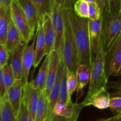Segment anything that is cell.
Instances as JSON below:
<instances>
[{"label": "cell", "mask_w": 121, "mask_h": 121, "mask_svg": "<svg viewBox=\"0 0 121 121\" xmlns=\"http://www.w3.org/2000/svg\"><path fill=\"white\" fill-rule=\"evenodd\" d=\"M89 19L92 21H96V20H99V19L101 18L102 15L100 13V9H99L96 2L89 4Z\"/></svg>", "instance_id": "obj_31"}, {"label": "cell", "mask_w": 121, "mask_h": 121, "mask_svg": "<svg viewBox=\"0 0 121 121\" xmlns=\"http://www.w3.org/2000/svg\"><path fill=\"white\" fill-rule=\"evenodd\" d=\"M6 92H7V90L5 86L4 81L2 68L1 67H0V96L3 99L5 96Z\"/></svg>", "instance_id": "obj_34"}, {"label": "cell", "mask_w": 121, "mask_h": 121, "mask_svg": "<svg viewBox=\"0 0 121 121\" xmlns=\"http://www.w3.org/2000/svg\"><path fill=\"white\" fill-rule=\"evenodd\" d=\"M121 34V11L110 14L105 11L103 14L100 43L103 50L107 54Z\"/></svg>", "instance_id": "obj_4"}, {"label": "cell", "mask_w": 121, "mask_h": 121, "mask_svg": "<svg viewBox=\"0 0 121 121\" xmlns=\"http://www.w3.org/2000/svg\"><path fill=\"white\" fill-rule=\"evenodd\" d=\"M23 92L22 80H15L14 83L6 92L4 98L9 102L14 115L17 118L21 106Z\"/></svg>", "instance_id": "obj_8"}, {"label": "cell", "mask_w": 121, "mask_h": 121, "mask_svg": "<svg viewBox=\"0 0 121 121\" xmlns=\"http://www.w3.org/2000/svg\"><path fill=\"white\" fill-rule=\"evenodd\" d=\"M11 21L17 28L24 42L28 43L33 39V34L30 28L23 8L20 0H11L10 4Z\"/></svg>", "instance_id": "obj_5"}, {"label": "cell", "mask_w": 121, "mask_h": 121, "mask_svg": "<svg viewBox=\"0 0 121 121\" xmlns=\"http://www.w3.org/2000/svg\"><path fill=\"white\" fill-rule=\"evenodd\" d=\"M23 8L26 18L28 21L30 28L33 34L36 31L39 21V14L37 11L30 0H20Z\"/></svg>", "instance_id": "obj_18"}, {"label": "cell", "mask_w": 121, "mask_h": 121, "mask_svg": "<svg viewBox=\"0 0 121 121\" xmlns=\"http://www.w3.org/2000/svg\"><path fill=\"white\" fill-rule=\"evenodd\" d=\"M105 11L110 14H115L121 11V0H106Z\"/></svg>", "instance_id": "obj_29"}, {"label": "cell", "mask_w": 121, "mask_h": 121, "mask_svg": "<svg viewBox=\"0 0 121 121\" xmlns=\"http://www.w3.org/2000/svg\"><path fill=\"white\" fill-rule=\"evenodd\" d=\"M37 37L34 49V59L33 66L34 68L38 67L43 58L46 56V43L44 35L42 22L39 21L36 30Z\"/></svg>", "instance_id": "obj_16"}, {"label": "cell", "mask_w": 121, "mask_h": 121, "mask_svg": "<svg viewBox=\"0 0 121 121\" xmlns=\"http://www.w3.org/2000/svg\"><path fill=\"white\" fill-rule=\"evenodd\" d=\"M106 70L108 78L121 74V34L106 54Z\"/></svg>", "instance_id": "obj_7"}, {"label": "cell", "mask_w": 121, "mask_h": 121, "mask_svg": "<svg viewBox=\"0 0 121 121\" xmlns=\"http://www.w3.org/2000/svg\"><path fill=\"white\" fill-rule=\"evenodd\" d=\"M54 2L60 5L61 8L66 7L70 4H73L72 0H53Z\"/></svg>", "instance_id": "obj_38"}, {"label": "cell", "mask_w": 121, "mask_h": 121, "mask_svg": "<svg viewBox=\"0 0 121 121\" xmlns=\"http://www.w3.org/2000/svg\"><path fill=\"white\" fill-rule=\"evenodd\" d=\"M52 21L56 33V41L54 49L58 53L60 57H62L63 39L64 22L63 18L62 8L57 4L53 0L51 10Z\"/></svg>", "instance_id": "obj_6"}, {"label": "cell", "mask_w": 121, "mask_h": 121, "mask_svg": "<svg viewBox=\"0 0 121 121\" xmlns=\"http://www.w3.org/2000/svg\"></svg>", "instance_id": "obj_46"}, {"label": "cell", "mask_w": 121, "mask_h": 121, "mask_svg": "<svg viewBox=\"0 0 121 121\" xmlns=\"http://www.w3.org/2000/svg\"><path fill=\"white\" fill-rule=\"evenodd\" d=\"M103 15L101 18L96 21H89V37L91 42V52L92 57L94 60L96 53L99 48L100 43L102 29Z\"/></svg>", "instance_id": "obj_12"}, {"label": "cell", "mask_w": 121, "mask_h": 121, "mask_svg": "<svg viewBox=\"0 0 121 121\" xmlns=\"http://www.w3.org/2000/svg\"><path fill=\"white\" fill-rule=\"evenodd\" d=\"M83 108H84V106H83L82 104H78V107H77L76 110L75 112H74V115L71 117L69 119V121H77L78 119V117H79V115H80V112H81L82 109H83Z\"/></svg>", "instance_id": "obj_36"}, {"label": "cell", "mask_w": 121, "mask_h": 121, "mask_svg": "<svg viewBox=\"0 0 121 121\" xmlns=\"http://www.w3.org/2000/svg\"><path fill=\"white\" fill-rule=\"evenodd\" d=\"M2 73H3L4 81L6 90L7 91L14 83L15 79L14 75V73H13V70H12V68L9 63L6 64L5 65L2 66Z\"/></svg>", "instance_id": "obj_27"}, {"label": "cell", "mask_w": 121, "mask_h": 121, "mask_svg": "<svg viewBox=\"0 0 121 121\" xmlns=\"http://www.w3.org/2000/svg\"><path fill=\"white\" fill-rule=\"evenodd\" d=\"M66 85H67V95L68 100L66 105L72 102V96L75 91H76L78 87V79L76 77V73L75 72L71 71L66 68Z\"/></svg>", "instance_id": "obj_23"}, {"label": "cell", "mask_w": 121, "mask_h": 121, "mask_svg": "<svg viewBox=\"0 0 121 121\" xmlns=\"http://www.w3.org/2000/svg\"><path fill=\"white\" fill-rule=\"evenodd\" d=\"M60 59V56L55 50H53L50 53L48 72L44 89L46 94L48 98L56 79Z\"/></svg>", "instance_id": "obj_11"}, {"label": "cell", "mask_w": 121, "mask_h": 121, "mask_svg": "<svg viewBox=\"0 0 121 121\" xmlns=\"http://www.w3.org/2000/svg\"><path fill=\"white\" fill-rule=\"evenodd\" d=\"M108 76L106 70V54L103 50L100 43L98 52L91 68V77L89 86L85 99L88 100L92 95L103 88H107Z\"/></svg>", "instance_id": "obj_3"}, {"label": "cell", "mask_w": 121, "mask_h": 121, "mask_svg": "<svg viewBox=\"0 0 121 121\" xmlns=\"http://www.w3.org/2000/svg\"><path fill=\"white\" fill-rule=\"evenodd\" d=\"M11 18L10 8L0 6V44L5 45Z\"/></svg>", "instance_id": "obj_21"}, {"label": "cell", "mask_w": 121, "mask_h": 121, "mask_svg": "<svg viewBox=\"0 0 121 121\" xmlns=\"http://www.w3.org/2000/svg\"><path fill=\"white\" fill-rule=\"evenodd\" d=\"M86 1L89 2V4L91 3H93V2H95L96 1V0H86Z\"/></svg>", "instance_id": "obj_43"}, {"label": "cell", "mask_w": 121, "mask_h": 121, "mask_svg": "<svg viewBox=\"0 0 121 121\" xmlns=\"http://www.w3.org/2000/svg\"><path fill=\"white\" fill-rule=\"evenodd\" d=\"M37 11L39 18L42 21L44 15L51 13L53 0H30Z\"/></svg>", "instance_id": "obj_24"}, {"label": "cell", "mask_w": 121, "mask_h": 121, "mask_svg": "<svg viewBox=\"0 0 121 121\" xmlns=\"http://www.w3.org/2000/svg\"><path fill=\"white\" fill-rule=\"evenodd\" d=\"M9 53L6 48L5 45L0 44V63L1 66H4L8 63Z\"/></svg>", "instance_id": "obj_33"}, {"label": "cell", "mask_w": 121, "mask_h": 121, "mask_svg": "<svg viewBox=\"0 0 121 121\" xmlns=\"http://www.w3.org/2000/svg\"><path fill=\"white\" fill-rule=\"evenodd\" d=\"M73 4H70L62 8L64 22L62 58L66 68L76 72L77 67L79 65V60L70 21V11L73 7Z\"/></svg>", "instance_id": "obj_2"}, {"label": "cell", "mask_w": 121, "mask_h": 121, "mask_svg": "<svg viewBox=\"0 0 121 121\" xmlns=\"http://www.w3.org/2000/svg\"><path fill=\"white\" fill-rule=\"evenodd\" d=\"M107 88H103L92 95L91 98L82 103L83 106H93L99 109H105L109 107L111 95Z\"/></svg>", "instance_id": "obj_15"}, {"label": "cell", "mask_w": 121, "mask_h": 121, "mask_svg": "<svg viewBox=\"0 0 121 121\" xmlns=\"http://www.w3.org/2000/svg\"><path fill=\"white\" fill-rule=\"evenodd\" d=\"M22 41V38L17 28L13 21H11L5 44V46L9 53L14 50Z\"/></svg>", "instance_id": "obj_20"}, {"label": "cell", "mask_w": 121, "mask_h": 121, "mask_svg": "<svg viewBox=\"0 0 121 121\" xmlns=\"http://www.w3.org/2000/svg\"><path fill=\"white\" fill-rule=\"evenodd\" d=\"M40 92H41L39 90L33 87L30 82L26 83L23 85L22 95L26 99L30 116L33 121L35 118V111L37 107Z\"/></svg>", "instance_id": "obj_14"}, {"label": "cell", "mask_w": 121, "mask_h": 121, "mask_svg": "<svg viewBox=\"0 0 121 121\" xmlns=\"http://www.w3.org/2000/svg\"><path fill=\"white\" fill-rule=\"evenodd\" d=\"M109 108L115 115H117L121 117V97L111 98Z\"/></svg>", "instance_id": "obj_32"}, {"label": "cell", "mask_w": 121, "mask_h": 121, "mask_svg": "<svg viewBox=\"0 0 121 121\" xmlns=\"http://www.w3.org/2000/svg\"><path fill=\"white\" fill-rule=\"evenodd\" d=\"M66 67L65 66L63 68L61 77V83H60V95L57 103H63L66 104L68 100V95H67V85H66Z\"/></svg>", "instance_id": "obj_28"}, {"label": "cell", "mask_w": 121, "mask_h": 121, "mask_svg": "<svg viewBox=\"0 0 121 121\" xmlns=\"http://www.w3.org/2000/svg\"><path fill=\"white\" fill-rule=\"evenodd\" d=\"M26 44L27 43L22 41L14 50L9 53V65L13 70L15 80H22V59Z\"/></svg>", "instance_id": "obj_9"}, {"label": "cell", "mask_w": 121, "mask_h": 121, "mask_svg": "<svg viewBox=\"0 0 121 121\" xmlns=\"http://www.w3.org/2000/svg\"><path fill=\"white\" fill-rule=\"evenodd\" d=\"M76 77L78 79L77 99L81 98L84 93L83 89L90 82L91 77V67L86 64L80 63L77 67Z\"/></svg>", "instance_id": "obj_17"}, {"label": "cell", "mask_w": 121, "mask_h": 121, "mask_svg": "<svg viewBox=\"0 0 121 121\" xmlns=\"http://www.w3.org/2000/svg\"><path fill=\"white\" fill-rule=\"evenodd\" d=\"M70 21L78 50L79 64H86L92 68L93 59L90 42L89 19L78 16L73 7L70 11Z\"/></svg>", "instance_id": "obj_1"}, {"label": "cell", "mask_w": 121, "mask_h": 121, "mask_svg": "<svg viewBox=\"0 0 121 121\" xmlns=\"http://www.w3.org/2000/svg\"><path fill=\"white\" fill-rule=\"evenodd\" d=\"M48 97L46 95L45 91L43 90L40 93L34 121H46L48 109Z\"/></svg>", "instance_id": "obj_22"}, {"label": "cell", "mask_w": 121, "mask_h": 121, "mask_svg": "<svg viewBox=\"0 0 121 121\" xmlns=\"http://www.w3.org/2000/svg\"><path fill=\"white\" fill-rule=\"evenodd\" d=\"M11 0H0V6L9 9Z\"/></svg>", "instance_id": "obj_40"}, {"label": "cell", "mask_w": 121, "mask_h": 121, "mask_svg": "<svg viewBox=\"0 0 121 121\" xmlns=\"http://www.w3.org/2000/svg\"><path fill=\"white\" fill-rule=\"evenodd\" d=\"M3 103H4V99L0 96V113H1V110H2V106H3Z\"/></svg>", "instance_id": "obj_42"}, {"label": "cell", "mask_w": 121, "mask_h": 121, "mask_svg": "<svg viewBox=\"0 0 121 121\" xmlns=\"http://www.w3.org/2000/svg\"><path fill=\"white\" fill-rule=\"evenodd\" d=\"M0 121H17L10 104L5 98H4L3 106L0 113Z\"/></svg>", "instance_id": "obj_25"}, {"label": "cell", "mask_w": 121, "mask_h": 121, "mask_svg": "<svg viewBox=\"0 0 121 121\" xmlns=\"http://www.w3.org/2000/svg\"><path fill=\"white\" fill-rule=\"evenodd\" d=\"M66 107V104L63 103H57L56 105L54 106L53 111V113L54 115L61 116V113L63 112Z\"/></svg>", "instance_id": "obj_35"}, {"label": "cell", "mask_w": 121, "mask_h": 121, "mask_svg": "<svg viewBox=\"0 0 121 121\" xmlns=\"http://www.w3.org/2000/svg\"><path fill=\"white\" fill-rule=\"evenodd\" d=\"M2 67V66H1V63H0V67Z\"/></svg>", "instance_id": "obj_45"}, {"label": "cell", "mask_w": 121, "mask_h": 121, "mask_svg": "<svg viewBox=\"0 0 121 121\" xmlns=\"http://www.w3.org/2000/svg\"><path fill=\"white\" fill-rule=\"evenodd\" d=\"M107 89H113V91L110 93L111 98L121 97V80L108 82Z\"/></svg>", "instance_id": "obj_30"}, {"label": "cell", "mask_w": 121, "mask_h": 121, "mask_svg": "<svg viewBox=\"0 0 121 121\" xmlns=\"http://www.w3.org/2000/svg\"><path fill=\"white\" fill-rule=\"evenodd\" d=\"M96 3L100 9V13L103 15L106 8V0H96Z\"/></svg>", "instance_id": "obj_37"}, {"label": "cell", "mask_w": 121, "mask_h": 121, "mask_svg": "<svg viewBox=\"0 0 121 121\" xmlns=\"http://www.w3.org/2000/svg\"><path fill=\"white\" fill-rule=\"evenodd\" d=\"M69 119L70 118H65V117H61V116L54 115L51 121H69Z\"/></svg>", "instance_id": "obj_41"}, {"label": "cell", "mask_w": 121, "mask_h": 121, "mask_svg": "<svg viewBox=\"0 0 121 121\" xmlns=\"http://www.w3.org/2000/svg\"><path fill=\"white\" fill-rule=\"evenodd\" d=\"M89 3L86 0H78L73 4V10L78 16L82 18H89Z\"/></svg>", "instance_id": "obj_26"}, {"label": "cell", "mask_w": 121, "mask_h": 121, "mask_svg": "<svg viewBox=\"0 0 121 121\" xmlns=\"http://www.w3.org/2000/svg\"><path fill=\"white\" fill-rule=\"evenodd\" d=\"M44 35L46 43V56L54 50L56 41V33L53 27L50 13L45 14L42 18Z\"/></svg>", "instance_id": "obj_10"}, {"label": "cell", "mask_w": 121, "mask_h": 121, "mask_svg": "<svg viewBox=\"0 0 121 121\" xmlns=\"http://www.w3.org/2000/svg\"><path fill=\"white\" fill-rule=\"evenodd\" d=\"M98 121H121V117L119 115L113 116L112 117H110L108 118H104V119H101Z\"/></svg>", "instance_id": "obj_39"}, {"label": "cell", "mask_w": 121, "mask_h": 121, "mask_svg": "<svg viewBox=\"0 0 121 121\" xmlns=\"http://www.w3.org/2000/svg\"><path fill=\"white\" fill-rule=\"evenodd\" d=\"M72 1H73V4H74V2H75L76 1H78V0H72Z\"/></svg>", "instance_id": "obj_44"}, {"label": "cell", "mask_w": 121, "mask_h": 121, "mask_svg": "<svg viewBox=\"0 0 121 121\" xmlns=\"http://www.w3.org/2000/svg\"><path fill=\"white\" fill-rule=\"evenodd\" d=\"M50 56V54H47L45 56L44 60H43V62L39 69L36 77L33 80L30 82V83L32 85L33 87L39 90L40 92L44 90L45 89L48 65H49Z\"/></svg>", "instance_id": "obj_19"}, {"label": "cell", "mask_w": 121, "mask_h": 121, "mask_svg": "<svg viewBox=\"0 0 121 121\" xmlns=\"http://www.w3.org/2000/svg\"><path fill=\"white\" fill-rule=\"evenodd\" d=\"M37 34L35 33L33 40L31 44L28 43L26 44L23 53V59H22V85L28 82V76H29L30 71L32 66H33L34 59V49H35V44L36 40Z\"/></svg>", "instance_id": "obj_13"}]
</instances>
